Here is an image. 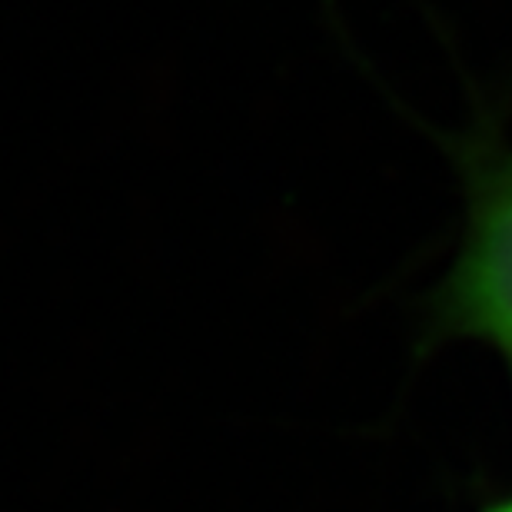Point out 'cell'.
Instances as JSON below:
<instances>
[{"label":"cell","instance_id":"obj_2","mask_svg":"<svg viewBox=\"0 0 512 512\" xmlns=\"http://www.w3.org/2000/svg\"><path fill=\"white\" fill-rule=\"evenodd\" d=\"M489 512H512V499H506V503H499L496 509H489Z\"/></svg>","mask_w":512,"mask_h":512},{"label":"cell","instance_id":"obj_3","mask_svg":"<svg viewBox=\"0 0 512 512\" xmlns=\"http://www.w3.org/2000/svg\"><path fill=\"white\" fill-rule=\"evenodd\" d=\"M506 360H509V373H512V350L506 353Z\"/></svg>","mask_w":512,"mask_h":512},{"label":"cell","instance_id":"obj_1","mask_svg":"<svg viewBox=\"0 0 512 512\" xmlns=\"http://www.w3.org/2000/svg\"><path fill=\"white\" fill-rule=\"evenodd\" d=\"M466 230L429 303L433 340L512 350V150L479 140L463 153Z\"/></svg>","mask_w":512,"mask_h":512}]
</instances>
